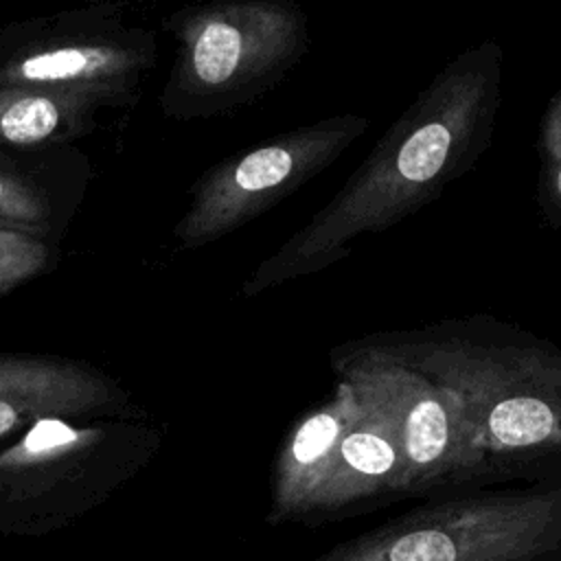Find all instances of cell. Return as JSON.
<instances>
[{"label":"cell","instance_id":"1","mask_svg":"<svg viewBox=\"0 0 561 561\" xmlns=\"http://www.w3.org/2000/svg\"><path fill=\"white\" fill-rule=\"evenodd\" d=\"M504 53L482 42L458 53L386 129L346 184L245 278L256 294L342 261L351 241L383 232L436 199L489 147Z\"/></svg>","mask_w":561,"mask_h":561},{"label":"cell","instance_id":"2","mask_svg":"<svg viewBox=\"0 0 561 561\" xmlns=\"http://www.w3.org/2000/svg\"><path fill=\"white\" fill-rule=\"evenodd\" d=\"M460 403L482 484H561V351L486 316L373 337Z\"/></svg>","mask_w":561,"mask_h":561},{"label":"cell","instance_id":"3","mask_svg":"<svg viewBox=\"0 0 561 561\" xmlns=\"http://www.w3.org/2000/svg\"><path fill=\"white\" fill-rule=\"evenodd\" d=\"M162 445L145 410L55 416L0 443V537L46 535L110 500Z\"/></svg>","mask_w":561,"mask_h":561},{"label":"cell","instance_id":"4","mask_svg":"<svg viewBox=\"0 0 561 561\" xmlns=\"http://www.w3.org/2000/svg\"><path fill=\"white\" fill-rule=\"evenodd\" d=\"M178 42L160 107L175 121L210 118L274 90L309 50V20L289 0H224L167 18Z\"/></svg>","mask_w":561,"mask_h":561},{"label":"cell","instance_id":"5","mask_svg":"<svg viewBox=\"0 0 561 561\" xmlns=\"http://www.w3.org/2000/svg\"><path fill=\"white\" fill-rule=\"evenodd\" d=\"M309 561H561V484L438 495Z\"/></svg>","mask_w":561,"mask_h":561},{"label":"cell","instance_id":"6","mask_svg":"<svg viewBox=\"0 0 561 561\" xmlns=\"http://www.w3.org/2000/svg\"><path fill=\"white\" fill-rule=\"evenodd\" d=\"M151 28L129 24L123 4H92L0 28V88L48 92L121 110L156 64Z\"/></svg>","mask_w":561,"mask_h":561},{"label":"cell","instance_id":"7","mask_svg":"<svg viewBox=\"0 0 561 561\" xmlns=\"http://www.w3.org/2000/svg\"><path fill=\"white\" fill-rule=\"evenodd\" d=\"M340 381L394 427L405 467V497L447 495L482 484L458 399L373 337L331 353Z\"/></svg>","mask_w":561,"mask_h":561},{"label":"cell","instance_id":"8","mask_svg":"<svg viewBox=\"0 0 561 561\" xmlns=\"http://www.w3.org/2000/svg\"><path fill=\"white\" fill-rule=\"evenodd\" d=\"M368 123L359 114H335L217 162L193 184L191 204L173 228L180 248L208 245L267 213L331 167Z\"/></svg>","mask_w":561,"mask_h":561},{"label":"cell","instance_id":"9","mask_svg":"<svg viewBox=\"0 0 561 561\" xmlns=\"http://www.w3.org/2000/svg\"><path fill=\"white\" fill-rule=\"evenodd\" d=\"M145 408L103 368L61 355L0 353V443L55 416H123Z\"/></svg>","mask_w":561,"mask_h":561},{"label":"cell","instance_id":"10","mask_svg":"<svg viewBox=\"0 0 561 561\" xmlns=\"http://www.w3.org/2000/svg\"><path fill=\"white\" fill-rule=\"evenodd\" d=\"M403 451L394 427L381 412L362 403V414L331 458L309 524L344 519L377 504L403 500Z\"/></svg>","mask_w":561,"mask_h":561},{"label":"cell","instance_id":"11","mask_svg":"<svg viewBox=\"0 0 561 561\" xmlns=\"http://www.w3.org/2000/svg\"><path fill=\"white\" fill-rule=\"evenodd\" d=\"M88 182L90 162L75 147H0V221L59 243L88 193Z\"/></svg>","mask_w":561,"mask_h":561},{"label":"cell","instance_id":"12","mask_svg":"<svg viewBox=\"0 0 561 561\" xmlns=\"http://www.w3.org/2000/svg\"><path fill=\"white\" fill-rule=\"evenodd\" d=\"M359 414L362 401L348 383L337 379L333 394L291 425L270 473L267 524H309L331 458Z\"/></svg>","mask_w":561,"mask_h":561},{"label":"cell","instance_id":"13","mask_svg":"<svg viewBox=\"0 0 561 561\" xmlns=\"http://www.w3.org/2000/svg\"><path fill=\"white\" fill-rule=\"evenodd\" d=\"M96 103L31 90L0 88V147L46 151L72 147L99 125Z\"/></svg>","mask_w":561,"mask_h":561},{"label":"cell","instance_id":"14","mask_svg":"<svg viewBox=\"0 0 561 561\" xmlns=\"http://www.w3.org/2000/svg\"><path fill=\"white\" fill-rule=\"evenodd\" d=\"M59 243L0 226V298L57 265Z\"/></svg>","mask_w":561,"mask_h":561},{"label":"cell","instance_id":"15","mask_svg":"<svg viewBox=\"0 0 561 561\" xmlns=\"http://www.w3.org/2000/svg\"><path fill=\"white\" fill-rule=\"evenodd\" d=\"M537 204L546 219L561 228V162H541L537 180Z\"/></svg>","mask_w":561,"mask_h":561},{"label":"cell","instance_id":"16","mask_svg":"<svg viewBox=\"0 0 561 561\" xmlns=\"http://www.w3.org/2000/svg\"><path fill=\"white\" fill-rule=\"evenodd\" d=\"M539 153L541 162H561V88L548 101L539 127Z\"/></svg>","mask_w":561,"mask_h":561},{"label":"cell","instance_id":"17","mask_svg":"<svg viewBox=\"0 0 561 561\" xmlns=\"http://www.w3.org/2000/svg\"><path fill=\"white\" fill-rule=\"evenodd\" d=\"M0 226H7V224H2V221H0ZM9 228H11V226H9Z\"/></svg>","mask_w":561,"mask_h":561}]
</instances>
